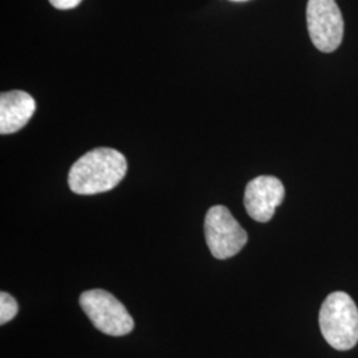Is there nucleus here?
Instances as JSON below:
<instances>
[{"instance_id":"f257e3e1","label":"nucleus","mask_w":358,"mask_h":358,"mask_svg":"<svg viewBox=\"0 0 358 358\" xmlns=\"http://www.w3.org/2000/svg\"><path fill=\"white\" fill-rule=\"evenodd\" d=\"M128 170L127 158L110 148H99L84 154L69 170L68 183L78 195L106 192L124 179Z\"/></svg>"},{"instance_id":"f03ea898","label":"nucleus","mask_w":358,"mask_h":358,"mask_svg":"<svg viewBox=\"0 0 358 358\" xmlns=\"http://www.w3.org/2000/svg\"><path fill=\"white\" fill-rule=\"evenodd\" d=\"M325 341L337 350H349L358 343V308L345 292H333L322 303L319 315Z\"/></svg>"},{"instance_id":"7ed1b4c3","label":"nucleus","mask_w":358,"mask_h":358,"mask_svg":"<svg viewBox=\"0 0 358 358\" xmlns=\"http://www.w3.org/2000/svg\"><path fill=\"white\" fill-rule=\"evenodd\" d=\"M80 307L90 322L108 336L121 337L134 329V320L125 306L105 289H90L80 294Z\"/></svg>"},{"instance_id":"20e7f679","label":"nucleus","mask_w":358,"mask_h":358,"mask_svg":"<svg viewBox=\"0 0 358 358\" xmlns=\"http://www.w3.org/2000/svg\"><path fill=\"white\" fill-rule=\"evenodd\" d=\"M206 242L214 257L224 260L239 254L248 235L224 206H213L205 219Z\"/></svg>"},{"instance_id":"39448f33","label":"nucleus","mask_w":358,"mask_h":358,"mask_svg":"<svg viewBox=\"0 0 358 358\" xmlns=\"http://www.w3.org/2000/svg\"><path fill=\"white\" fill-rule=\"evenodd\" d=\"M308 32L321 52L336 51L344 38V19L334 0H308Z\"/></svg>"},{"instance_id":"423d86ee","label":"nucleus","mask_w":358,"mask_h":358,"mask_svg":"<svg viewBox=\"0 0 358 358\" xmlns=\"http://www.w3.org/2000/svg\"><path fill=\"white\" fill-rule=\"evenodd\" d=\"M285 190L280 179L260 176L248 182L244 192V207L247 214L256 222L266 223L284 201Z\"/></svg>"},{"instance_id":"0eeeda50","label":"nucleus","mask_w":358,"mask_h":358,"mask_svg":"<svg viewBox=\"0 0 358 358\" xmlns=\"http://www.w3.org/2000/svg\"><path fill=\"white\" fill-rule=\"evenodd\" d=\"M35 110L36 103L27 92H3L0 94V133L11 134L24 128Z\"/></svg>"},{"instance_id":"6e6552de","label":"nucleus","mask_w":358,"mask_h":358,"mask_svg":"<svg viewBox=\"0 0 358 358\" xmlns=\"http://www.w3.org/2000/svg\"><path fill=\"white\" fill-rule=\"evenodd\" d=\"M19 310L17 303L13 296L7 292L0 294V324L4 325L6 322L13 320Z\"/></svg>"},{"instance_id":"1a4fd4ad","label":"nucleus","mask_w":358,"mask_h":358,"mask_svg":"<svg viewBox=\"0 0 358 358\" xmlns=\"http://www.w3.org/2000/svg\"><path fill=\"white\" fill-rule=\"evenodd\" d=\"M83 0H50L52 6L57 10H72L77 7Z\"/></svg>"},{"instance_id":"9d476101","label":"nucleus","mask_w":358,"mask_h":358,"mask_svg":"<svg viewBox=\"0 0 358 358\" xmlns=\"http://www.w3.org/2000/svg\"><path fill=\"white\" fill-rule=\"evenodd\" d=\"M231 1H245V0H231Z\"/></svg>"}]
</instances>
